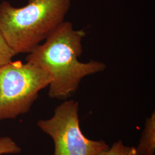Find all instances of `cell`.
<instances>
[{"instance_id": "obj_1", "label": "cell", "mask_w": 155, "mask_h": 155, "mask_svg": "<svg viewBox=\"0 0 155 155\" xmlns=\"http://www.w3.org/2000/svg\"><path fill=\"white\" fill-rule=\"evenodd\" d=\"M86 32L75 29L64 21L40 44L28 54L26 61L47 72L51 81L48 86L50 98L66 100L74 94L84 78L104 71L105 64L78 59L83 52L82 40Z\"/></svg>"}, {"instance_id": "obj_5", "label": "cell", "mask_w": 155, "mask_h": 155, "mask_svg": "<svg viewBox=\"0 0 155 155\" xmlns=\"http://www.w3.org/2000/svg\"><path fill=\"white\" fill-rule=\"evenodd\" d=\"M136 150L137 155H155V111L146 120L144 130Z\"/></svg>"}, {"instance_id": "obj_2", "label": "cell", "mask_w": 155, "mask_h": 155, "mask_svg": "<svg viewBox=\"0 0 155 155\" xmlns=\"http://www.w3.org/2000/svg\"><path fill=\"white\" fill-rule=\"evenodd\" d=\"M71 1L28 0L21 8L3 1L0 31L16 54H29L65 21Z\"/></svg>"}, {"instance_id": "obj_6", "label": "cell", "mask_w": 155, "mask_h": 155, "mask_svg": "<svg viewBox=\"0 0 155 155\" xmlns=\"http://www.w3.org/2000/svg\"><path fill=\"white\" fill-rule=\"evenodd\" d=\"M98 155H137L136 147L127 146L120 140L114 143L108 150L102 151Z\"/></svg>"}, {"instance_id": "obj_7", "label": "cell", "mask_w": 155, "mask_h": 155, "mask_svg": "<svg viewBox=\"0 0 155 155\" xmlns=\"http://www.w3.org/2000/svg\"><path fill=\"white\" fill-rule=\"evenodd\" d=\"M16 55L0 31V67L11 61L12 58Z\"/></svg>"}, {"instance_id": "obj_3", "label": "cell", "mask_w": 155, "mask_h": 155, "mask_svg": "<svg viewBox=\"0 0 155 155\" xmlns=\"http://www.w3.org/2000/svg\"><path fill=\"white\" fill-rule=\"evenodd\" d=\"M51 81L47 72L27 61H11L1 67L0 120L28 113Z\"/></svg>"}, {"instance_id": "obj_8", "label": "cell", "mask_w": 155, "mask_h": 155, "mask_svg": "<svg viewBox=\"0 0 155 155\" xmlns=\"http://www.w3.org/2000/svg\"><path fill=\"white\" fill-rule=\"evenodd\" d=\"M21 151V148L9 136L0 137V155L17 154Z\"/></svg>"}, {"instance_id": "obj_4", "label": "cell", "mask_w": 155, "mask_h": 155, "mask_svg": "<svg viewBox=\"0 0 155 155\" xmlns=\"http://www.w3.org/2000/svg\"><path fill=\"white\" fill-rule=\"evenodd\" d=\"M79 123L78 102L65 100L56 107L51 118L39 120L37 124L53 140L54 155H98L110 148L104 140L86 137Z\"/></svg>"}]
</instances>
